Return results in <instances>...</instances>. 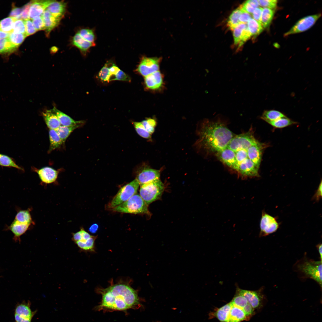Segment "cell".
I'll return each mask as SVG.
<instances>
[{"mask_svg": "<svg viewBox=\"0 0 322 322\" xmlns=\"http://www.w3.org/2000/svg\"><path fill=\"white\" fill-rule=\"evenodd\" d=\"M259 5L258 0H249L245 1L240 7L242 10L250 14L253 13Z\"/></svg>", "mask_w": 322, "mask_h": 322, "instance_id": "obj_38", "label": "cell"}, {"mask_svg": "<svg viewBox=\"0 0 322 322\" xmlns=\"http://www.w3.org/2000/svg\"><path fill=\"white\" fill-rule=\"evenodd\" d=\"M279 224L275 218L262 211L260 222V237L267 236L277 231Z\"/></svg>", "mask_w": 322, "mask_h": 322, "instance_id": "obj_11", "label": "cell"}, {"mask_svg": "<svg viewBox=\"0 0 322 322\" xmlns=\"http://www.w3.org/2000/svg\"><path fill=\"white\" fill-rule=\"evenodd\" d=\"M50 145L48 153L60 148L63 143L55 130L49 129V131Z\"/></svg>", "mask_w": 322, "mask_h": 322, "instance_id": "obj_25", "label": "cell"}, {"mask_svg": "<svg viewBox=\"0 0 322 322\" xmlns=\"http://www.w3.org/2000/svg\"><path fill=\"white\" fill-rule=\"evenodd\" d=\"M242 309L248 320L255 314V309L248 303Z\"/></svg>", "mask_w": 322, "mask_h": 322, "instance_id": "obj_49", "label": "cell"}, {"mask_svg": "<svg viewBox=\"0 0 322 322\" xmlns=\"http://www.w3.org/2000/svg\"><path fill=\"white\" fill-rule=\"evenodd\" d=\"M232 305L230 302L217 309L211 315L216 317L220 322H227Z\"/></svg>", "mask_w": 322, "mask_h": 322, "instance_id": "obj_23", "label": "cell"}, {"mask_svg": "<svg viewBox=\"0 0 322 322\" xmlns=\"http://www.w3.org/2000/svg\"><path fill=\"white\" fill-rule=\"evenodd\" d=\"M13 32L25 34V27L24 20L22 19H16L15 20Z\"/></svg>", "mask_w": 322, "mask_h": 322, "instance_id": "obj_42", "label": "cell"}, {"mask_svg": "<svg viewBox=\"0 0 322 322\" xmlns=\"http://www.w3.org/2000/svg\"><path fill=\"white\" fill-rule=\"evenodd\" d=\"M231 302L234 305L242 309L248 303L244 297L236 292Z\"/></svg>", "mask_w": 322, "mask_h": 322, "instance_id": "obj_40", "label": "cell"}, {"mask_svg": "<svg viewBox=\"0 0 322 322\" xmlns=\"http://www.w3.org/2000/svg\"><path fill=\"white\" fill-rule=\"evenodd\" d=\"M241 10L242 13L239 17V21L240 23H247L251 18V16L250 14Z\"/></svg>", "mask_w": 322, "mask_h": 322, "instance_id": "obj_53", "label": "cell"}, {"mask_svg": "<svg viewBox=\"0 0 322 322\" xmlns=\"http://www.w3.org/2000/svg\"><path fill=\"white\" fill-rule=\"evenodd\" d=\"M141 122L145 129L151 134L154 132L157 125V122L155 119L148 118Z\"/></svg>", "mask_w": 322, "mask_h": 322, "instance_id": "obj_41", "label": "cell"}, {"mask_svg": "<svg viewBox=\"0 0 322 322\" xmlns=\"http://www.w3.org/2000/svg\"><path fill=\"white\" fill-rule=\"evenodd\" d=\"M14 219L30 225L33 223L28 210H19L16 214Z\"/></svg>", "mask_w": 322, "mask_h": 322, "instance_id": "obj_36", "label": "cell"}, {"mask_svg": "<svg viewBox=\"0 0 322 322\" xmlns=\"http://www.w3.org/2000/svg\"><path fill=\"white\" fill-rule=\"evenodd\" d=\"M267 122L273 127L277 128H284L297 123L287 116L280 118L275 120L268 121Z\"/></svg>", "mask_w": 322, "mask_h": 322, "instance_id": "obj_31", "label": "cell"}, {"mask_svg": "<svg viewBox=\"0 0 322 322\" xmlns=\"http://www.w3.org/2000/svg\"><path fill=\"white\" fill-rule=\"evenodd\" d=\"M15 318L16 322H31L32 319L22 317L16 314H15Z\"/></svg>", "mask_w": 322, "mask_h": 322, "instance_id": "obj_57", "label": "cell"}, {"mask_svg": "<svg viewBox=\"0 0 322 322\" xmlns=\"http://www.w3.org/2000/svg\"><path fill=\"white\" fill-rule=\"evenodd\" d=\"M322 244H319L317 245V248H318L319 253L320 254L321 260L322 261Z\"/></svg>", "mask_w": 322, "mask_h": 322, "instance_id": "obj_60", "label": "cell"}, {"mask_svg": "<svg viewBox=\"0 0 322 322\" xmlns=\"http://www.w3.org/2000/svg\"><path fill=\"white\" fill-rule=\"evenodd\" d=\"M134 124L136 131L140 136L147 139H151V134L145 129L141 122H134Z\"/></svg>", "mask_w": 322, "mask_h": 322, "instance_id": "obj_39", "label": "cell"}, {"mask_svg": "<svg viewBox=\"0 0 322 322\" xmlns=\"http://www.w3.org/2000/svg\"><path fill=\"white\" fill-rule=\"evenodd\" d=\"M322 197V181L319 185V186L315 193L312 199L316 201H318Z\"/></svg>", "mask_w": 322, "mask_h": 322, "instance_id": "obj_55", "label": "cell"}, {"mask_svg": "<svg viewBox=\"0 0 322 322\" xmlns=\"http://www.w3.org/2000/svg\"><path fill=\"white\" fill-rule=\"evenodd\" d=\"M98 227V226L97 224H94L90 227L89 228V230L92 233H95L97 230Z\"/></svg>", "mask_w": 322, "mask_h": 322, "instance_id": "obj_58", "label": "cell"}, {"mask_svg": "<svg viewBox=\"0 0 322 322\" xmlns=\"http://www.w3.org/2000/svg\"><path fill=\"white\" fill-rule=\"evenodd\" d=\"M42 114L47 126L49 129L56 130L61 126L58 117L51 109L46 110L42 112Z\"/></svg>", "mask_w": 322, "mask_h": 322, "instance_id": "obj_20", "label": "cell"}, {"mask_svg": "<svg viewBox=\"0 0 322 322\" xmlns=\"http://www.w3.org/2000/svg\"><path fill=\"white\" fill-rule=\"evenodd\" d=\"M259 4L262 7L274 9L277 6V1L276 0H258Z\"/></svg>", "mask_w": 322, "mask_h": 322, "instance_id": "obj_48", "label": "cell"}, {"mask_svg": "<svg viewBox=\"0 0 322 322\" xmlns=\"http://www.w3.org/2000/svg\"><path fill=\"white\" fill-rule=\"evenodd\" d=\"M232 30L234 43L239 47H241L251 36L247 23H240Z\"/></svg>", "mask_w": 322, "mask_h": 322, "instance_id": "obj_13", "label": "cell"}, {"mask_svg": "<svg viewBox=\"0 0 322 322\" xmlns=\"http://www.w3.org/2000/svg\"><path fill=\"white\" fill-rule=\"evenodd\" d=\"M236 292L244 297L248 303L255 309H259L264 304L265 297L263 292V287L255 291L243 290L236 286Z\"/></svg>", "mask_w": 322, "mask_h": 322, "instance_id": "obj_8", "label": "cell"}, {"mask_svg": "<svg viewBox=\"0 0 322 322\" xmlns=\"http://www.w3.org/2000/svg\"><path fill=\"white\" fill-rule=\"evenodd\" d=\"M144 82L147 89L153 91H159L164 86V76L159 70L145 77Z\"/></svg>", "mask_w": 322, "mask_h": 322, "instance_id": "obj_12", "label": "cell"}, {"mask_svg": "<svg viewBox=\"0 0 322 322\" xmlns=\"http://www.w3.org/2000/svg\"><path fill=\"white\" fill-rule=\"evenodd\" d=\"M66 7V3L64 1L51 0L46 9L55 17L61 19L64 14Z\"/></svg>", "mask_w": 322, "mask_h": 322, "instance_id": "obj_18", "label": "cell"}, {"mask_svg": "<svg viewBox=\"0 0 322 322\" xmlns=\"http://www.w3.org/2000/svg\"><path fill=\"white\" fill-rule=\"evenodd\" d=\"M273 10L267 7L263 9L260 23L263 27L267 28L270 24L274 15Z\"/></svg>", "mask_w": 322, "mask_h": 322, "instance_id": "obj_30", "label": "cell"}, {"mask_svg": "<svg viewBox=\"0 0 322 322\" xmlns=\"http://www.w3.org/2000/svg\"><path fill=\"white\" fill-rule=\"evenodd\" d=\"M139 185L135 179L123 186L108 204L109 208L112 209L128 200L136 194Z\"/></svg>", "mask_w": 322, "mask_h": 322, "instance_id": "obj_7", "label": "cell"}, {"mask_svg": "<svg viewBox=\"0 0 322 322\" xmlns=\"http://www.w3.org/2000/svg\"><path fill=\"white\" fill-rule=\"evenodd\" d=\"M95 237L92 236L88 239H82L75 243L82 250L93 251L94 250Z\"/></svg>", "mask_w": 322, "mask_h": 322, "instance_id": "obj_29", "label": "cell"}, {"mask_svg": "<svg viewBox=\"0 0 322 322\" xmlns=\"http://www.w3.org/2000/svg\"><path fill=\"white\" fill-rule=\"evenodd\" d=\"M321 16V13L307 16L299 20L284 35H288L305 31L312 27Z\"/></svg>", "mask_w": 322, "mask_h": 322, "instance_id": "obj_10", "label": "cell"}, {"mask_svg": "<svg viewBox=\"0 0 322 322\" xmlns=\"http://www.w3.org/2000/svg\"><path fill=\"white\" fill-rule=\"evenodd\" d=\"M160 176V171L147 168L140 172L137 175L136 179L140 185L159 179Z\"/></svg>", "mask_w": 322, "mask_h": 322, "instance_id": "obj_14", "label": "cell"}, {"mask_svg": "<svg viewBox=\"0 0 322 322\" xmlns=\"http://www.w3.org/2000/svg\"><path fill=\"white\" fill-rule=\"evenodd\" d=\"M247 24L251 36L257 35L263 31V28L261 23L253 18H251Z\"/></svg>", "mask_w": 322, "mask_h": 322, "instance_id": "obj_32", "label": "cell"}, {"mask_svg": "<svg viewBox=\"0 0 322 322\" xmlns=\"http://www.w3.org/2000/svg\"><path fill=\"white\" fill-rule=\"evenodd\" d=\"M83 125L78 124L71 126H61L55 130L64 143L71 134L75 130L81 126Z\"/></svg>", "mask_w": 322, "mask_h": 322, "instance_id": "obj_27", "label": "cell"}, {"mask_svg": "<svg viewBox=\"0 0 322 322\" xmlns=\"http://www.w3.org/2000/svg\"><path fill=\"white\" fill-rule=\"evenodd\" d=\"M16 19L9 16L0 21V30L9 33L13 32L14 23Z\"/></svg>", "mask_w": 322, "mask_h": 322, "instance_id": "obj_34", "label": "cell"}, {"mask_svg": "<svg viewBox=\"0 0 322 322\" xmlns=\"http://www.w3.org/2000/svg\"><path fill=\"white\" fill-rule=\"evenodd\" d=\"M51 110L56 115L61 125L63 126H71L84 124V121L75 120L66 114L58 110L55 107Z\"/></svg>", "mask_w": 322, "mask_h": 322, "instance_id": "obj_19", "label": "cell"}, {"mask_svg": "<svg viewBox=\"0 0 322 322\" xmlns=\"http://www.w3.org/2000/svg\"><path fill=\"white\" fill-rule=\"evenodd\" d=\"M26 36L25 34L12 32L10 33L8 38L13 44L18 47Z\"/></svg>", "mask_w": 322, "mask_h": 322, "instance_id": "obj_37", "label": "cell"}, {"mask_svg": "<svg viewBox=\"0 0 322 322\" xmlns=\"http://www.w3.org/2000/svg\"><path fill=\"white\" fill-rule=\"evenodd\" d=\"M80 35L85 40L91 43H94L95 35L91 30L83 29L80 30L78 32Z\"/></svg>", "mask_w": 322, "mask_h": 322, "instance_id": "obj_44", "label": "cell"}, {"mask_svg": "<svg viewBox=\"0 0 322 322\" xmlns=\"http://www.w3.org/2000/svg\"><path fill=\"white\" fill-rule=\"evenodd\" d=\"M231 303L232 305L227 322H241L248 320L242 309Z\"/></svg>", "mask_w": 322, "mask_h": 322, "instance_id": "obj_21", "label": "cell"}, {"mask_svg": "<svg viewBox=\"0 0 322 322\" xmlns=\"http://www.w3.org/2000/svg\"><path fill=\"white\" fill-rule=\"evenodd\" d=\"M262 10V8L258 7L252 13V16L254 19L260 23Z\"/></svg>", "mask_w": 322, "mask_h": 322, "instance_id": "obj_54", "label": "cell"}, {"mask_svg": "<svg viewBox=\"0 0 322 322\" xmlns=\"http://www.w3.org/2000/svg\"><path fill=\"white\" fill-rule=\"evenodd\" d=\"M31 2L25 5L22 8L21 14V18L23 20L29 19V10Z\"/></svg>", "mask_w": 322, "mask_h": 322, "instance_id": "obj_51", "label": "cell"}, {"mask_svg": "<svg viewBox=\"0 0 322 322\" xmlns=\"http://www.w3.org/2000/svg\"><path fill=\"white\" fill-rule=\"evenodd\" d=\"M199 148L215 155L225 148L234 136L226 126V121L221 114L212 119H205L199 124Z\"/></svg>", "mask_w": 322, "mask_h": 322, "instance_id": "obj_2", "label": "cell"}, {"mask_svg": "<svg viewBox=\"0 0 322 322\" xmlns=\"http://www.w3.org/2000/svg\"><path fill=\"white\" fill-rule=\"evenodd\" d=\"M286 116L281 112L275 110H265L260 117L262 120L267 122L273 121Z\"/></svg>", "mask_w": 322, "mask_h": 322, "instance_id": "obj_28", "label": "cell"}, {"mask_svg": "<svg viewBox=\"0 0 322 322\" xmlns=\"http://www.w3.org/2000/svg\"><path fill=\"white\" fill-rule=\"evenodd\" d=\"M113 211L122 213L150 215L148 205L140 195L136 194L129 199L112 209Z\"/></svg>", "mask_w": 322, "mask_h": 322, "instance_id": "obj_4", "label": "cell"}, {"mask_svg": "<svg viewBox=\"0 0 322 322\" xmlns=\"http://www.w3.org/2000/svg\"><path fill=\"white\" fill-rule=\"evenodd\" d=\"M41 181L46 184H50L56 180L58 171L50 167L46 166L41 168L36 171Z\"/></svg>", "mask_w": 322, "mask_h": 322, "instance_id": "obj_16", "label": "cell"}, {"mask_svg": "<svg viewBox=\"0 0 322 322\" xmlns=\"http://www.w3.org/2000/svg\"><path fill=\"white\" fill-rule=\"evenodd\" d=\"M32 22L37 31L45 30V26L41 16L32 19Z\"/></svg>", "mask_w": 322, "mask_h": 322, "instance_id": "obj_47", "label": "cell"}, {"mask_svg": "<svg viewBox=\"0 0 322 322\" xmlns=\"http://www.w3.org/2000/svg\"><path fill=\"white\" fill-rule=\"evenodd\" d=\"M24 21L26 36H29L35 33L37 31L34 26L32 21L30 19L24 20Z\"/></svg>", "mask_w": 322, "mask_h": 322, "instance_id": "obj_46", "label": "cell"}, {"mask_svg": "<svg viewBox=\"0 0 322 322\" xmlns=\"http://www.w3.org/2000/svg\"><path fill=\"white\" fill-rule=\"evenodd\" d=\"M0 165L5 166L12 167L19 169L21 168L16 164L9 157L5 155L0 154Z\"/></svg>", "mask_w": 322, "mask_h": 322, "instance_id": "obj_43", "label": "cell"}, {"mask_svg": "<svg viewBox=\"0 0 322 322\" xmlns=\"http://www.w3.org/2000/svg\"><path fill=\"white\" fill-rule=\"evenodd\" d=\"M120 69L115 64H113L109 68V74L111 76L110 81H111L112 76H114L116 75Z\"/></svg>", "mask_w": 322, "mask_h": 322, "instance_id": "obj_56", "label": "cell"}, {"mask_svg": "<svg viewBox=\"0 0 322 322\" xmlns=\"http://www.w3.org/2000/svg\"><path fill=\"white\" fill-rule=\"evenodd\" d=\"M18 47L11 43L8 38L0 39V54L12 52Z\"/></svg>", "mask_w": 322, "mask_h": 322, "instance_id": "obj_35", "label": "cell"}, {"mask_svg": "<svg viewBox=\"0 0 322 322\" xmlns=\"http://www.w3.org/2000/svg\"><path fill=\"white\" fill-rule=\"evenodd\" d=\"M267 145L256 139L250 129L234 136L225 148L216 155L239 177H257L262 152Z\"/></svg>", "mask_w": 322, "mask_h": 322, "instance_id": "obj_1", "label": "cell"}, {"mask_svg": "<svg viewBox=\"0 0 322 322\" xmlns=\"http://www.w3.org/2000/svg\"><path fill=\"white\" fill-rule=\"evenodd\" d=\"M30 225L14 219L9 228L15 236L19 237L26 231Z\"/></svg>", "mask_w": 322, "mask_h": 322, "instance_id": "obj_22", "label": "cell"}, {"mask_svg": "<svg viewBox=\"0 0 322 322\" xmlns=\"http://www.w3.org/2000/svg\"><path fill=\"white\" fill-rule=\"evenodd\" d=\"M51 0H35L31 1L29 10V19L41 16Z\"/></svg>", "mask_w": 322, "mask_h": 322, "instance_id": "obj_15", "label": "cell"}, {"mask_svg": "<svg viewBox=\"0 0 322 322\" xmlns=\"http://www.w3.org/2000/svg\"><path fill=\"white\" fill-rule=\"evenodd\" d=\"M140 186V195L148 205L160 198L164 189V184L160 179Z\"/></svg>", "mask_w": 322, "mask_h": 322, "instance_id": "obj_5", "label": "cell"}, {"mask_svg": "<svg viewBox=\"0 0 322 322\" xmlns=\"http://www.w3.org/2000/svg\"><path fill=\"white\" fill-rule=\"evenodd\" d=\"M22 8L15 7H13L10 12V17L16 19H21V14Z\"/></svg>", "mask_w": 322, "mask_h": 322, "instance_id": "obj_52", "label": "cell"}, {"mask_svg": "<svg viewBox=\"0 0 322 322\" xmlns=\"http://www.w3.org/2000/svg\"><path fill=\"white\" fill-rule=\"evenodd\" d=\"M98 292L102 298L100 304L96 308L97 310L126 311L141 306L137 291L128 284H113L106 288L100 289Z\"/></svg>", "mask_w": 322, "mask_h": 322, "instance_id": "obj_3", "label": "cell"}, {"mask_svg": "<svg viewBox=\"0 0 322 322\" xmlns=\"http://www.w3.org/2000/svg\"><path fill=\"white\" fill-rule=\"evenodd\" d=\"M15 314L19 316L27 319H32L36 311L33 312L31 310L30 305L28 303L22 304L18 305L16 307Z\"/></svg>", "mask_w": 322, "mask_h": 322, "instance_id": "obj_26", "label": "cell"}, {"mask_svg": "<svg viewBox=\"0 0 322 322\" xmlns=\"http://www.w3.org/2000/svg\"><path fill=\"white\" fill-rule=\"evenodd\" d=\"M160 58L143 57L137 69V71L145 77L159 71Z\"/></svg>", "mask_w": 322, "mask_h": 322, "instance_id": "obj_9", "label": "cell"}, {"mask_svg": "<svg viewBox=\"0 0 322 322\" xmlns=\"http://www.w3.org/2000/svg\"><path fill=\"white\" fill-rule=\"evenodd\" d=\"M114 80L130 82L131 80L130 77L127 74L120 70L117 74L115 75L113 80Z\"/></svg>", "mask_w": 322, "mask_h": 322, "instance_id": "obj_50", "label": "cell"}, {"mask_svg": "<svg viewBox=\"0 0 322 322\" xmlns=\"http://www.w3.org/2000/svg\"><path fill=\"white\" fill-rule=\"evenodd\" d=\"M242 12V10L239 7L234 10L229 16L227 25L229 28L232 30L240 23L239 17Z\"/></svg>", "mask_w": 322, "mask_h": 322, "instance_id": "obj_33", "label": "cell"}, {"mask_svg": "<svg viewBox=\"0 0 322 322\" xmlns=\"http://www.w3.org/2000/svg\"><path fill=\"white\" fill-rule=\"evenodd\" d=\"M108 63L105 64L98 74L99 78L104 82L110 81L111 76L109 74V68L108 67Z\"/></svg>", "mask_w": 322, "mask_h": 322, "instance_id": "obj_45", "label": "cell"}, {"mask_svg": "<svg viewBox=\"0 0 322 322\" xmlns=\"http://www.w3.org/2000/svg\"><path fill=\"white\" fill-rule=\"evenodd\" d=\"M10 33L5 32L0 30V39L8 38Z\"/></svg>", "mask_w": 322, "mask_h": 322, "instance_id": "obj_59", "label": "cell"}, {"mask_svg": "<svg viewBox=\"0 0 322 322\" xmlns=\"http://www.w3.org/2000/svg\"><path fill=\"white\" fill-rule=\"evenodd\" d=\"M298 271L305 278L316 281L322 287V261H315L305 258L297 265Z\"/></svg>", "mask_w": 322, "mask_h": 322, "instance_id": "obj_6", "label": "cell"}, {"mask_svg": "<svg viewBox=\"0 0 322 322\" xmlns=\"http://www.w3.org/2000/svg\"><path fill=\"white\" fill-rule=\"evenodd\" d=\"M47 35L59 24L61 19L54 16L48 10H45L41 15Z\"/></svg>", "mask_w": 322, "mask_h": 322, "instance_id": "obj_17", "label": "cell"}, {"mask_svg": "<svg viewBox=\"0 0 322 322\" xmlns=\"http://www.w3.org/2000/svg\"><path fill=\"white\" fill-rule=\"evenodd\" d=\"M72 44L79 48L82 52H86L92 47L95 45L94 43L89 42L83 38L78 32L72 39Z\"/></svg>", "mask_w": 322, "mask_h": 322, "instance_id": "obj_24", "label": "cell"}]
</instances>
